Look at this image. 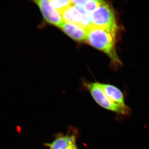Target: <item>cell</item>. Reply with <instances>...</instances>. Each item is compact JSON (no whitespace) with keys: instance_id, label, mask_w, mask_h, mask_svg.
<instances>
[{"instance_id":"obj_8","label":"cell","mask_w":149,"mask_h":149,"mask_svg":"<svg viewBox=\"0 0 149 149\" xmlns=\"http://www.w3.org/2000/svg\"><path fill=\"white\" fill-rule=\"evenodd\" d=\"M100 85L104 93L112 101L125 108L129 107L125 103L124 95L120 89L110 84L100 83Z\"/></svg>"},{"instance_id":"obj_3","label":"cell","mask_w":149,"mask_h":149,"mask_svg":"<svg viewBox=\"0 0 149 149\" xmlns=\"http://www.w3.org/2000/svg\"><path fill=\"white\" fill-rule=\"evenodd\" d=\"M85 87L93 100L103 108L123 115L130 114L131 111L130 108H125L112 101L102 90L100 83H86Z\"/></svg>"},{"instance_id":"obj_2","label":"cell","mask_w":149,"mask_h":149,"mask_svg":"<svg viewBox=\"0 0 149 149\" xmlns=\"http://www.w3.org/2000/svg\"><path fill=\"white\" fill-rule=\"evenodd\" d=\"M92 27L107 30L116 35L118 30L115 13L109 4L104 3L91 14Z\"/></svg>"},{"instance_id":"obj_5","label":"cell","mask_w":149,"mask_h":149,"mask_svg":"<svg viewBox=\"0 0 149 149\" xmlns=\"http://www.w3.org/2000/svg\"><path fill=\"white\" fill-rule=\"evenodd\" d=\"M78 132L76 128L69 127L66 133H59L55 136L53 141L44 144L49 149H69L77 144Z\"/></svg>"},{"instance_id":"obj_7","label":"cell","mask_w":149,"mask_h":149,"mask_svg":"<svg viewBox=\"0 0 149 149\" xmlns=\"http://www.w3.org/2000/svg\"><path fill=\"white\" fill-rule=\"evenodd\" d=\"M60 27L65 33L73 40L78 42L86 41L88 29L81 25L64 22Z\"/></svg>"},{"instance_id":"obj_11","label":"cell","mask_w":149,"mask_h":149,"mask_svg":"<svg viewBox=\"0 0 149 149\" xmlns=\"http://www.w3.org/2000/svg\"><path fill=\"white\" fill-rule=\"evenodd\" d=\"M69 149H78V147H77V144H75V145H73V146H72L71 148H70Z\"/></svg>"},{"instance_id":"obj_1","label":"cell","mask_w":149,"mask_h":149,"mask_svg":"<svg viewBox=\"0 0 149 149\" xmlns=\"http://www.w3.org/2000/svg\"><path fill=\"white\" fill-rule=\"evenodd\" d=\"M85 41L93 47L105 54L115 65H122L116 52V35L105 29L91 27L88 29Z\"/></svg>"},{"instance_id":"obj_6","label":"cell","mask_w":149,"mask_h":149,"mask_svg":"<svg viewBox=\"0 0 149 149\" xmlns=\"http://www.w3.org/2000/svg\"><path fill=\"white\" fill-rule=\"evenodd\" d=\"M34 2L40 8L43 17L48 23L60 27L64 22L61 14L58 12L49 0L34 1Z\"/></svg>"},{"instance_id":"obj_10","label":"cell","mask_w":149,"mask_h":149,"mask_svg":"<svg viewBox=\"0 0 149 149\" xmlns=\"http://www.w3.org/2000/svg\"><path fill=\"white\" fill-rule=\"evenodd\" d=\"M105 1L101 0H87L83 8L87 13L91 14Z\"/></svg>"},{"instance_id":"obj_4","label":"cell","mask_w":149,"mask_h":149,"mask_svg":"<svg viewBox=\"0 0 149 149\" xmlns=\"http://www.w3.org/2000/svg\"><path fill=\"white\" fill-rule=\"evenodd\" d=\"M61 15L65 22L78 24L87 29L92 27L91 14L87 13L83 8L72 5Z\"/></svg>"},{"instance_id":"obj_9","label":"cell","mask_w":149,"mask_h":149,"mask_svg":"<svg viewBox=\"0 0 149 149\" xmlns=\"http://www.w3.org/2000/svg\"><path fill=\"white\" fill-rule=\"evenodd\" d=\"M51 2L54 8L60 13L61 14V15L66 9L69 8L70 7L73 5L72 1L70 0H52L51 1Z\"/></svg>"}]
</instances>
